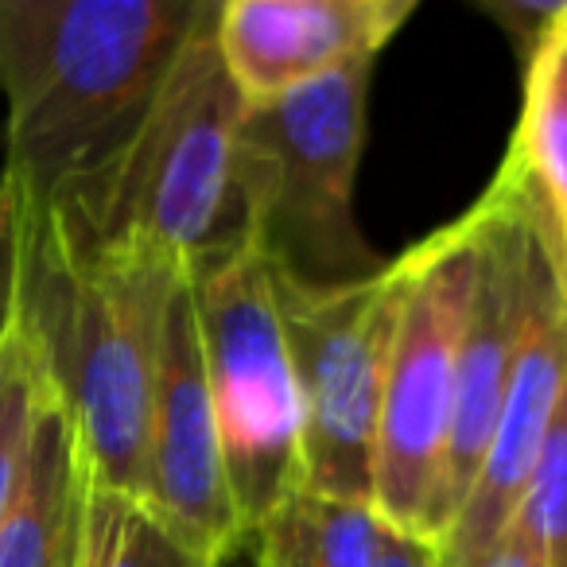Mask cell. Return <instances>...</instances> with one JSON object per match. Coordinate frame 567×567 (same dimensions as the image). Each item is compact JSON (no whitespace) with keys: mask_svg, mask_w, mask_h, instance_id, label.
Returning <instances> with one entry per match:
<instances>
[{"mask_svg":"<svg viewBox=\"0 0 567 567\" xmlns=\"http://www.w3.org/2000/svg\"><path fill=\"white\" fill-rule=\"evenodd\" d=\"M517 43V55L525 63L536 43L548 35V28L567 12V0H471Z\"/></svg>","mask_w":567,"mask_h":567,"instance_id":"ac0fdd59","label":"cell"},{"mask_svg":"<svg viewBox=\"0 0 567 567\" xmlns=\"http://www.w3.org/2000/svg\"><path fill=\"white\" fill-rule=\"evenodd\" d=\"M90 466L59 396L43 404L28 463L0 517V567H82Z\"/></svg>","mask_w":567,"mask_h":567,"instance_id":"8fae6325","label":"cell"},{"mask_svg":"<svg viewBox=\"0 0 567 567\" xmlns=\"http://www.w3.org/2000/svg\"><path fill=\"white\" fill-rule=\"evenodd\" d=\"M474 567H544V564L533 556V551L525 548V544L517 540V536L505 533L502 540H497L494 548H489L486 556H482Z\"/></svg>","mask_w":567,"mask_h":567,"instance_id":"ffe728a7","label":"cell"},{"mask_svg":"<svg viewBox=\"0 0 567 567\" xmlns=\"http://www.w3.org/2000/svg\"><path fill=\"white\" fill-rule=\"evenodd\" d=\"M218 567H252V544H249V533L237 536L226 551L218 556Z\"/></svg>","mask_w":567,"mask_h":567,"instance_id":"44dd1931","label":"cell"},{"mask_svg":"<svg viewBox=\"0 0 567 567\" xmlns=\"http://www.w3.org/2000/svg\"><path fill=\"white\" fill-rule=\"evenodd\" d=\"M373 63L347 66L280 97L249 102L237 141L245 234L272 272L300 284H350L389 265L358 226Z\"/></svg>","mask_w":567,"mask_h":567,"instance_id":"277c9868","label":"cell"},{"mask_svg":"<svg viewBox=\"0 0 567 567\" xmlns=\"http://www.w3.org/2000/svg\"><path fill=\"white\" fill-rule=\"evenodd\" d=\"M567 381V268L540 214L528 229V308L517 362L502 396L486 458L463 509L443 533V567H474L513 525L536 451Z\"/></svg>","mask_w":567,"mask_h":567,"instance_id":"ba28073f","label":"cell"},{"mask_svg":"<svg viewBox=\"0 0 567 567\" xmlns=\"http://www.w3.org/2000/svg\"><path fill=\"white\" fill-rule=\"evenodd\" d=\"M20 252H24V203L12 175H0V342L20 308Z\"/></svg>","mask_w":567,"mask_h":567,"instance_id":"e0dca14e","label":"cell"},{"mask_svg":"<svg viewBox=\"0 0 567 567\" xmlns=\"http://www.w3.org/2000/svg\"><path fill=\"white\" fill-rule=\"evenodd\" d=\"M373 447V509L440 544V489L474 284V214L409 245Z\"/></svg>","mask_w":567,"mask_h":567,"instance_id":"8992f818","label":"cell"},{"mask_svg":"<svg viewBox=\"0 0 567 567\" xmlns=\"http://www.w3.org/2000/svg\"><path fill=\"white\" fill-rule=\"evenodd\" d=\"M385 525L370 502L296 489L249 533L252 567H373Z\"/></svg>","mask_w":567,"mask_h":567,"instance_id":"4fadbf2b","label":"cell"},{"mask_svg":"<svg viewBox=\"0 0 567 567\" xmlns=\"http://www.w3.org/2000/svg\"><path fill=\"white\" fill-rule=\"evenodd\" d=\"M20 319L71 416L90 478L144 502L167 300L187 268L94 234L71 198H24Z\"/></svg>","mask_w":567,"mask_h":567,"instance_id":"7a4b0ae2","label":"cell"},{"mask_svg":"<svg viewBox=\"0 0 567 567\" xmlns=\"http://www.w3.org/2000/svg\"><path fill=\"white\" fill-rule=\"evenodd\" d=\"M502 167L520 183L567 268V12L525 59V102Z\"/></svg>","mask_w":567,"mask_h":567,"instance_id":"7c38bea8","label":"cell"},{"mask_svg":"<svg viewBox=\"0 0 567 567\" xmlns=\"http://www.w3.org/2000/svg\"><path fill=\"white\" fill-rule=\"evenodd\" d=\"M51 393L55 389H51L43 354L17 308V319L0 342V517L20 486L28 447H32L35 424Z\"/></svg>","mask_w":567,"mask_h":567,"instance_id":"9a60e30c","label":"cell"},{"mask_svg":"<svg viewBox=\"0 0 567 567\" xmlns=\"http://www.w3.org/2000/svg\"><path fill=\"white\" fill-rule=\"evenodd\" d=\"M221 466L241 533L303 489V401L272 265L249 234L187 265Z\"/></svg>","mask_w":567,"mask_h":567,"instance_id":"5b68a950","label":"cell"},{"mask_svg":"<svg viewBox=\"0 0 567 567\" xmlns=\"http://www.w3.org/2000/svg\"><path fill=\"white\" fill-rule=\"evenodd\" d=\"M505 533L517 536L544 567H567V381Z\"/></svg>","mask_w":567,"mask_h":567,"instance_id":"2e32d148","label":"cell"},{"mask_svg":"<svg viewBox=\"0 0 567 567\" xmlns=\"http://www.w3.org/2000/svg\"><path fill=\"white\" fill-rule=\"evenodd\" d=\"M245 110L249 102L221 63L218 17H210L175 59L110 172L71 203L105 241L187 268L245 234L237 190Z\"/></svg>","mask_w":567,"mask_h":567,"instance_id":"3957f363","label":"cell"},{"mask_svg":"<svg viewBox=\"0 0 567 567\" xmlns=\"http://www.w3.org/2000/svg\"><path fill=\"white\" fill-rule=\"evenodd\" d=\"M144 502L183 540L210 556H221L237 536H245L237 525L234 502H229L226 466H221L218 424H214L187 272L179 276L172 300H167L164 334H159Z\"/></svg>","mask_w":567,"mask_h":567,"instance_id":"9c48e42d","label":"cell"},{"mask_svg":"<svg viewBox=\"0 0 567 567\" xmlns=\"http://www.w3.org/2000/svg\"><path fill=\"white\" fill-rule=\"evenodd\" d=\"M303 401V489L373 505V447L404 260L350 284L272 272Z\"/></svg>","mask_w":567,"mask_h":567,"instance_id":"52a82bcc","label":"cell"},{"mask_svg":"<svg viewBox=\"0 0 567 567\" xmlns=\"http://www.w3.org/2000/svg\"><path fill=\"white\" fill-rule=\"evenodd\" d=\"M373 567H443V551H440V544L427 540V536L385 525V536H381Z\"/></svg>","mask_w":567,"mask_h":567,"instance_id":"d6986e66","label":"cell"},{"mask_svg":"<svg viewBox=\"0 0 567 567\" xmlns=\"http://www.w3.org/2000/svg\"><path fill=\"white\" fill-rule=\"evenodd\" d=\"M221 0H0L4 175L24 198H79L121 156Z\"/></svg>","mask_w":567,"mask_h":567,"instance_id":"6da1fadb","label":"cell"},{"mask_svg":"<svg viewBox=\"0 0 567 567\" xmlns=\"http://www.w3.org/2000/svg\"><path fill=\"white\" fill-rule=\"evenodd\" d=\"M420 0H221L218 51L245 102L373 63Z\"/></svg>","mask_w":567,"mask_h":567,"instance_id":"30bf717a","label":"cell"},{"mask_svg":"<svg viewBox=\"0 0 567 567\" xmlns=\"http://www.w3.org/2000/svg\"><path fill=\"white\" fill-rule=\"evenodd\" d=\"M82 567H218V556L183 540L148 502L90 478Z\"/></svg>","mask_w":567,"mask_h":567,"instance_id":"5bb4252c","label":"cell"}]
</instances>
